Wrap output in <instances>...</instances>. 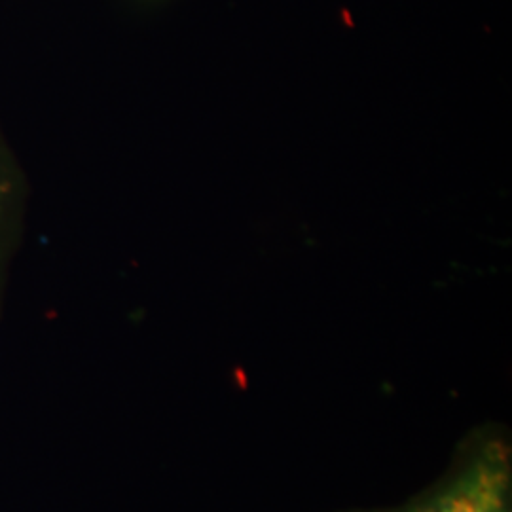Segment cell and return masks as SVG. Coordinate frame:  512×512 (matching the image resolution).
Returning <instances> with one entry per match:
<instances>
[{
  "label": "cell",
  "instance_id": "1",
  "mask_svg": "<svg viewBox=\"0 0 512 512\" xmlns=\"http://www.w3.org/2000/svg\"><path fill=\"white\" fill-rule=\"evenodd\" d=\"M499 486L494 475L480 476L471 488L448 495L420 512H503Z\"/></svg>",
  "mask_w": 512,
  "mask_h": 512
},
{
  "label": "cell",
  "instance_id": "2",
  "mask_svg": "<svg viewBox=\"0 0 512 512\" xmlns=\"http://www.w3.org/2000/svg\"><path fill=\"white\" fill-rule=\"evenodd\" d=\"M8 194H10V188H8L6 179H4V177H2V173H0V215H2V205L6 202Z\"/></svg>",
  "mask_w": 512,
  "mask_h": 512
}]
</instances>
